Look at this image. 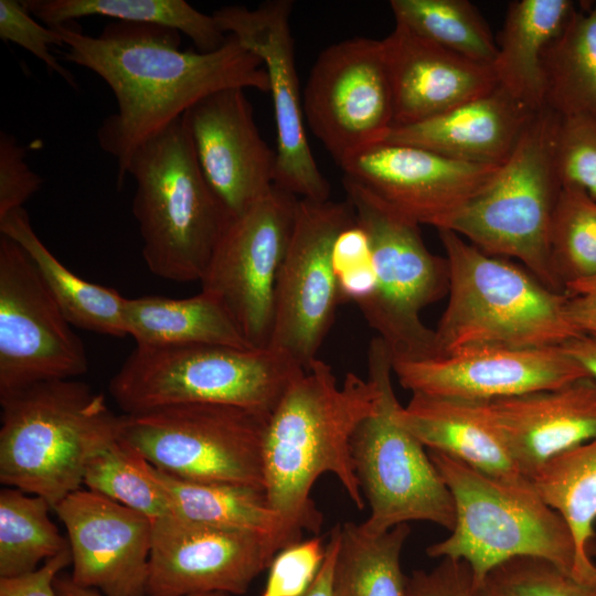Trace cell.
<instances>
[{
  "label": "cell",
  "instance_id": "obj_12",
  "mask_svg": "<svg viewBox=\"0 0 596 596\" xmlns=\"http://www.w3.org/2000/svg\"><path fill=\"white\" fill-rule=\"evenodd\" d=\"M354 223V210L348 200L299 199L276 278L268 348L287 354L305 371L318 359L341 302L332 263L334 242Z\"/></svg>",
  "mask_w": 596,
  "mask_h": 596
},
{
  "label": "cell",
  "instance_id": "obj_41",
  "mask_svg": "<svg viewBox=\"0 0 596 596\" xmlns=\"http://www.w3.org/2000/svg\"><path fill=\"white\" fill-rule=\"evenodd\" d=\"M324 553L326 545L317 536L280 550L269 565L260 596H304L318 575Z\"/></svg>",
  "mask_w": 596,
  "mask_h": 596
},
{
  "label": "cell",
  "instance_id": "obj_35",
  "mask_svg": "<svg viewBox=\"0 0 596 596\" xmlns=\"http://www.w3.org/2000/svg\"><path fill=\"white\" fill-rule=\"evenodd\" d=\"M395 22L471 61L492 65L497 43L479 10L468 0H391Z\"/></svg>",
  "mask_w": 596,
  "mask_h": 596
},
{
  "label": "cell",
  "instance_id": "obj_37",
  "mask_svg": "<svg viewBox=\"0 0 596 596\" xmlns=\"http://www.w3.org/2000/svg\"><path fill=\"white\" fill-rule=\"evenodd\" d=\"M550 264L565 292L570 284L596 277V200L562 185L550 234Z\"/></svg>",
  "mask_w": 596,
  "mask_h": 596
},
{
  "label": "cell",
  "instance_id": "obj_42",
  "mask_svg": "<svg viewBox=\"0 0 596 596\" xmlns=\"http://www.w3.org/2000/svg\"><path fill=\"white\" fill-rule=\"evenodd\" d=\"M26 151L14 136L0 132V219L23 204L39 191L43 179L25 160Z\"/></svg>",
  "mask_w": 596,
  "mask_h": 596
},
{
  "label": "cell",
  "instance_id": "obj_8",
  "mask_svg": "<svg viewBox=\"0 0 596 596\" xmlns=\"http://www.w3.org/2000/svg\"><path fill=\"white\" fill-rule=\"evenodd\" d=\"M562 117L542 108L491 181L451 215V231L486 254L512 257L552 290L550 234L562 189L556 139Z\"/></svg>",
  "mask_w": 596,
  "mask_h": 596
},
{
  "label": "cell",
  "instance_id": "obj_33",
  "mask_svg": "<svg viewBox=\"0 0 596 596\" xmlns=\"http://www.w3.org/2000/svg\"><path fill=\"white\" fill-rule=\"evenodd\" d=\"M409 533L407 523L380 535H370L353 522L341 524L332 596H407L401 553Z\"/></svg>",
  "mask_w": 596,
  "mask_h": 596
},
{
  "label": "cell",
  "instance_id": "obj_23",
  "mask_svg": "<svg viewBox=\"0 0 596 596\" xmlns=\"http://www.w3.org/2000/svg\"><path fill=\"white\" fill-rule=\"evenodd\" d=\"M520 471L531 478L552 458L596 437V381L486 402Z\"/></svg>",
  "mask_w": 596,
  "mask_h": 596
},
{
  "label": "cell",
  "instance_id": "obj_21",
  "mask_svg": "<svg viewBox=\"0 0 596 596\" xmlns=\"http://www.w3.org/2000/svg\"><path fill=\"white\" fill-rule=\"evenodd\" d=\"M182 118L203 175L232 216L270 191L276 150L260 136L245 89L215 92Z\"/></svg>",
  "mask_w": 596,
  "mask_h": 596
},
{
  "label": "cell",
  "instance_id": "obj_43",
  "mask_svg": "<svg viewBox=\"0 0 596 596\" xmlns=\"http://www.w3.org/2000/svg\"><path fill=\"white\" fill-rule=\"evenodd\" d=\"M472 574L464 561L441 558L430 571H414L407 577V596H472Z\"/></svg>",
  "mask_w": 596,
  "mask_h": 596
},
{
  "label": "cell",
  "instance_id": "obj_30",
  "mask_svg": "<svg viewBox=\"0 0 596 596\" xmlns=\"http://www.w3.org/2000/svg\"><path fill=\"white\" fill-rule=\"evenodd\" d=\"M544 108L596 121V4L576 10L546 52Z\"/></svg>",
  "mask_w": 596,
  "mask_h": 596
},
{
  "label": "cell",
  "instance_id": "obj_18",
  "mask_svg": "<svg viewBox=\"0 0 596 596\" xmlns=\"http://www.w3.org/2000/svg\"><path fill=\"white\" fill-rule=\"evenodd\" d=\"M352 180L398 215L440 230L480 192L500 166L459 161L424 148L379 142L339 163Z\"/></svg>",
  "mask_w": 596,
  "mask_h": 596
},
{
  "label": "cell",
  "instance_id": "obj_46",
  "mask_svg": "<svg viewBox=\"0 0 596 596\" xmlns=\"http://www.w3.org/2000/svg\"><path fill=\"white\" fill-rule=\"evenodd\" d=\"M371 259L368 235L355 221L342 231L334 242L332 263L336 275L369 263Z\"/></svg>",
  "mask_w": 596,
  "mask_h": 596
},
{
  "label": "cell",
  "instance_id": "obj_32",
  "mask_svg": "<svg viewBox=\"0 0 596 596\" xmlns=\"http://www.w3.org/2000/svg\"><path fill=\"white\" fill-rule=\"evenodd\" d=\"M531 482L568 525L582 566L596 582L589 552L596 522V437L552 458Z\"/></svg>",
  "mask_w": 596,
  "mask_h": 596
},
{
  "label": "cell",
  "instance_id": "obj_13",
  "mask_svg": "<svg viewBox=\"0 0 596 596\" xmlns=\"http://www.w3.org/2000/svg\"><path fill=\"white\" fill-rule=\"evenodd\" d=\"M299 198L274 184L244 212L231 217L201 279L246 341L269 345L274 291L295 224Z\"/></svg>",
  "mask_w": 596,
  "mask_h": 596
},
{
  "label": "cell",
  "instance_id": "obj_15",
  "mask_svg": "<svg viewBox=\"0 0 596 596\" xmlns=\"http://www.w3.org/2000/svg\"><path fill=\"white\" fill-rule=\"evenodd\" d=\"M305 120L339 164L383 142L393 128V98L382 40L352 38L326 47L302 92Z\"/></svg>",
  "mask_w": 596,
  "mask_h": 596
},
{
  "label": "cell",
  "instance_id": "obj_51",
  "mask_svg": "<svg viewBox=\"0 0 596 596\" xmlns=\"http://www.w3.org/2000/svg\"><path fill=\"white\" fill-rule=\"evenodd\" d=\"M472 596H500L493 586L486 579L481 585L475 587Z\"/></svg>",
  "mask_w": 596,
  "mask_h": 596
},
{
  "label": "cell",
  "instance_id": "obj_2",
  "mask_svg": "<svg viewBox=\"0 0 596 596\" xmlns=\"http://www.w3.org/2000/svg\"><path fill=\"white\" fill-rule=\"evenodd\" d=\"M377 383L348 373L339 385L332 366L315 360L270 415L264 441L265 497L279 518L278 545L318 533L323 521L310 497L323 473L338 478L359 509L365 505L354 469L352 437L376 408Z\"/></svg>",
  "mask_w": 596,
  "mask_h": 596
},
{
  "label": "cell",
  "instance_id": "obj_31",
  "mask_svg": "<svg viewBox=\"0 0 596 596\" xmlns=\"http://www.w3.org/2000/svg\"><path fill=\"white\" fill-rule=\"evenodd\" d=\"M155 471L172 514L198 523L266 535L275 554L280 551L279 518L268 507L263 491L243 486L185 480L157 468Z\"/></svg>",
  "mask_w": 596,
  "mask_h": 596
},
{
  "label": "cell",
  "instance_id": "obj_11",
  "mask_svg": "<svg viewBox=\"0 0 596 596\" xmlns=\"http://www.w3.org/2000/svg\"><path fill=\"white\" fill-rule=\"evenodd\" d=\"M270 416L219 403H183L120 416L119 437L174 477L265 493Z\"/></svg>",
  "mask_w": 596,
  "mask_h": 596
},
{
  "label": "cell",
  "instance_id": "obj_6",
  "mask_svg": "<svg viewBox=\"0 0 596 596\" xmlns=\"http://www.w3.org/2000/svg\"><path fill=\"white\" fill-rule=\"evenodd\" d=\"M428 455L456 511L450 534L430 544L428 556L464 561L475 587L502 563L524 556L546 560L576 581L596 585L582 566L568 525L532 482L503 481L444 454Z\"/></svg>",
  "mask_w": 596,
  "mask_h": 596
},
{
  "label": "cell",
  "instance_id": "obj_47",
  "mask_svg": "<svg viewBox=\"0 0 596 596\" xmlns=\"http://www.w3.org/2000/svg\"><path fill=\"white\" fill-rule=\"evenodd\" d=\"M337 280L341 302L352 300L358 305L369 299L376 287V274L372 259L339 274Z\"/></svg>",
  "mask_w": 596,
  "mask_h": 596
},
{
  "label": "cell",
  "instance_id": "obj_27",
  "mask_svg": "<svg viewBox=\"0 0 596 596\" xmlns=\"http://www.w3.org/2000/svg\"><path fill=\"white\" fill-rule=\"evenodd\" d=\"M127 336L139 347L219 344L253 348L223 305L201 290L189 298H126Z\"/></svg>",
  "mask_w": 596,
  "mask_h": 596
},
{
  "label": "cell",
  "instance_id": "obj_39",
  "mask_svg": "<svg viewBox=\"0 0 596 596\" xmlns=\"http://www.w3.org/2000/svg\"><path fill=\"white\" fill-rule=\"evenodd\" d=\"M556 164L562 185L577 187L596 200V121L561 119Z\"/></svg>",
  "mask_w": 596,
  "mask_h": 596
},
{
  "label": "cell",
  "instance_id": "obj_3",
  "mask_svg": "<svg viewBox=\"0 0 596 596\" xmlns=\"http://www.w3.org/2000/svg\"><path fill=\"white\" fill-rule=\"evenodd\" d=\"M0 482L52 509L81 489L89 460L119 436L120 416L84 382L53 380L0 393Z\"/></svg>",
  "mask_w": 596,
  "mask_h": 596
},
{
  "label": "cell",
  "instance_id": "obj_14",
  "mask_svg": "<svg viewBox=\"0 0 596 596\" xmlns=\"http://www.w3.org/2000/svg\"><path fill=\"white\" fill-rule=\"evenodd\" d=\"M25 251L0 234V393L88 368L85 347Z\"/></svg>",
  "mask_w": 596,
  "mask_h": 596
},
{
  "label": "cell",
  "instance_id": "obj_9",
  "mask_svg": "<svg viewBox=\"0 0 596 596\" xmlns=\"http://www.w3.org/2000/svg\"><path fill=\"white\" fill-rule=\"evenodd\" d=\"M368 371L380 396L351 444L355 473L371 509L361 529L380 535L400 524L427 521L451 531L453 496L426 448L397 421L401 404L392 386V358L379 337L369 345Z\"/></svg>",
  "mask_w": 596,
  "mask_h": 596
},
{
  "label": "cell",
  "instance_id": "obj_36",
  "mask_svg": "<svg viewBox=\"0 0 596 596\" xmlns=\"http://www.w3.org/2000/svg\"><path fill=\"white\" fill-rule=\"evenodd\" d=\"M156 468L119 436L87 464L83 485L152 520L171 514Z\"/></svg>",
  "mask_w": 596,
  "mask_h": 596
},
{
  "label": "cell",
  "instance_id": "obj_48",
  "mask_svg": "<svg viewBox=\"0 0 596 596\" xmlns=\"http://www.w3.org/2000/svg\"><path fill=\"white\" fill-rule=\"evenodd\" d=\"M341 524H336L329 534L322 565L310 588L304 596H332V574L340 543Z\"/></svg>",
  "mask_w": 596,
  "mask_h": 596
},
{
  "label": "cell",
  "instance_id": "obj_24",
  "mask_svg": "<svg viewBox=\"0 0 596 596\" xmlns=\"http://www.w3.org/2000/svg\"><path fill=\"white\" fill-rule=\"evenodd\" d=\"M536 113L497 86L433 118L395 126L384 141L424 148L459 161L501 166Z\"/></svg>",
  "mask_w": 596,
  "mask_h": 596
},
{
  "label": "cell",
  "instance_id": "obj_1",
  "mask_svg": "<svg viewBox=\"0 0 596 596\" xmlns=\"http://www.w3.org/2000/svg\"><path fill=\"white\" fill-rule=\"evenodd\" d=\"M56 29L66 47L62 58L92 71L114 93L117 110L103 120L97 140L117 161L118 189L135 150L200 99L227 88L269 92L262 61L232 34L203 53L182 50L179 31L153 23L113 21L96 36L71 23Z\"/></svg>",
  "mask_w": 596,
  "mask_h": 596
},
{
  "label": "cell",
  "instance_id": "obj_16",
  "mask_svg": "<svg viewBox=\"0 0 596 596\" xmlns=\"http://www.w3.org/2000/svg\"><path fill=\"white\" fill-rule=\"evenodd\" d=\"M292 1H266L255 9L224 6L212 13L263 63L269 79L276 126L275 185L299 199L326 201L330 185L317 166L306 134L302 95L291 33Z\"/></svg>",
  "mask_w": 596,
  "mask_h": 596
},
{
  "label": "cell",
  "instance_id": "obj_19",
  "mask_svg": "<svg viewBox=\"0 0 596 596\" xmlns=\"http://www.w3.org/2000/svg\"><path fill=\"white\" fill-rule=\"evenodd\" d=\"M398 383L412 393L488 402L556 389L589 376L562 345H473L425 360H392Z\"/></svg>",
  "mask_w": 596,
  "mask_h": 596
},
{
  "label": "cell",
  "instance_id": "obj_7",
  "mask_svg": "<svg viewBox=\"0 0 596 596\" xmlns=\"http://www.w3.org/2000/svg\"><path fill=\"white\" fill-rule=\"evenodd\" d=\"M304 372L272 348L136 345L108 391L127 415L183 403H219L270 416Z\"/></svg>",
  "mask_w": 596,
  "mask_h": 596
},
{
  "label": "cell",
  "instance_id": "obj_50",
  "mask_svg": "<svg viewBox=\"0 0 596 596\" xmlns=\"http://www.w3.org/2000/svg\"><path fill=\"white\" fill-rule=\"evenodd\" d=\"M54 589L57 596H106L95 589L81 587L73 583L70 576H57L54 579ZM191 596H230L221 593L199 594Z\"/></svg>",
  "mask_w": 596,
  "mask_h": 596
},
{
  "label": "cell",
  "instance_id": "obj_49",
  "mask_svg": "<svg viewBox=\"0 0 596 596\" xmlns=\"http://www.w3.org/2000/svg\"><path fill=\"white\" fill-rule=\"evenodd\" d=\"M596 381V334L581 333L562 345Z\"/></svg>",
  "mask_w": 596,
  "mask_h": 596
},
{
  "label": "cell",
  "instance_id": "obj_25",
  "mask_svg": "<svg viewBox=\"0 0 596 596\" xmlns=\"http://www.w3.org/2000/svg\"><path fill=\"white\" fill-rule=\"evenodd\" d=\"M396 417L428 450L503 481L531 482L517 466L486 402L412 393Z\"/></svg>",
  "mask_w": 596,
  "mask_h": 596
},
{
  "label": "cell",
  "instance_id": "obj_4",
  "mask_svg": "<svg viewBox=\"0 0 596 596\" xmlns=\"http://www.w3.org/2000/svg\"><path fill=\"white\" fill-rule=\"evenodd\" d=\"M448 265V302L437 323V358L473 345L561 347L582 332L571 322L565 292L525 267L437 230Z\"/></svg>",
  "mask_w": 596,
  "mask_h": 596
},
{
  "label": "cell",
  "instance_id": "obj_22",
  "mask_svg": "<svg viewBox=\"0 0 596 596\" xmlns=\"http://www.w3.org/2000/svg\"><path fill=\"white\" fill-rule=\"evenodd\" d=\"M395 126L440 115L498 86L491 65L450 52L395 22L382 39Z\"/></svg>",
  "mask_w": 596,
  "mask_h": 596
},
{
  "label": "cell",
  "instance_id": "obj_29",
  "mask_svg": "<svg viewBox=\"0 0 596 596\" xmlns=\"http://www.w3.org/2000/svg\"><path fill=\"white\" fill-rule=\"evenodd\" d=\"M22 4L32 17L53 29L79 18L102 15L174 29L203 53L220 49L227 39L212 14L184 0H23Z\"/></svg>",
  "mask_w": 596,
  "mask_h": 596
},
{
  "label": "cell",
  "instance_id": "obj_28",
  "mask_svg": "<svg viewBox=\"0 0 596 596\" xmlns=\"http://www.w3.org/2000/svg\"><path fill=\"white\" fill-rule=\"evenodd\" d=\"M0 234L30 256L53 298L72 326L99 334L126 337L124 304L117 290L89 283L66 268L34 232L24 207L0 219Z\"/></svg>",
  "mask_w": 596,
  "mask_h": 596
},
{
  "label": "cell",
  "instance_id": "obj_38",
  "mask_svg": "<svg viewBox=\"0 0 596 596\" xmlns=\"http://www.w3.org/2000/svg\"><path fill=\"white\" fill-rule=\"evenodd\" d=\"M500 596H596V585L584 584L539 557H515L487 577Z\"/></svg>",
  "mask_w": 596,
  "mask_h": 596
},
{
  "label": "cell",
  "instance_id": "obj_10",
  "mask_svg": "<svg viewBox=\"0 0 596 596\" xmlns=\"http://www.w3.org/2000/svg\"><path fill=\"white\" fill-rule=\"evenodd\" d=\"M342 183L355 221L368 235L376 274L375 290L359 309L392 360L437 358L435 331L424 324L421 312L448 292L446 258L428 251L418 224L352 180L343 177Z\"/></svg>",
  "mask_w": 596,
  "mask_h": 596
},
{
  "label": "cell",
  "instance_id": "obj_44",
  "mask_svg": "<svg viewBox=\"0 0 596 596\" xmlns=\"http://www.w3.org/2000/svg\"><path fill=\"white\" fill-rule=\"evenodd\" d=\"M68 565H72L71 549L45 561L32 573L0 578V596H57L54 579Z\"/></svg>",
  "mask_w": 596,
  "mask_h": 596
},
{
  "label": "cell",
  "instance_id": "obj_45",
  "mask_svg": "<svg viewBox=\"0 0 596 596\" xmlns=\"http://www.w3.org/2000/svg\"><path fill=\"white\" fill-rule=\"evenodd\" d=\"M565 294L571 322L582 333L596 334V277L570 284Z\"/></svg>",
  "mask_w": 596,
  "mask_h": 596
},
{
  "label": "cell",
  "instance_id": "obj_5",
  "mask_svg": "<svg viewBox=\"0 0 596 596\" xmlns=\"http://www.w3.org/2000/svg\"><path fill=\"white\" fill-rule=\"evenodd\" d=\"M127 175L148 269L170 281H201L232 215L203 175L182 117L135 150Z\"/></svg>",
  "mask_w": 596,
  "mask_h": 596
},
{
  "label": "cell",
  "instance_id": "obj_20",
  "mask_svg": "<svg viewBox=\"0 0 596 596\" xmlns=\"http://www.w3.org/2000/svg\"><path fill=\"white\" fill-rule=\"evenodd\" d=\"M53 511L67 532L74 584L106 596H146L152 519L89 489Z\"/></svg>",
  "mask_w": 596,
  "mask_h": 596
},
{
  "label": "cell",
  "instance_id": "obj_17",
  "mask_svg": "<svg viewBox=\"0 0 596 596\" xmlns=\"http://www.w3.org/2000/svg\"><path fill=\"white\" fill-rule=\"evenodd\" d=\"M275 555L266 535L171 513L153 520L146 596L243 595Z\"/></svg>",
  "mask_w": 596,
  "mask_h": 596
},
{
  "label": "cell",
  "instance_id": "obj_34",
  "mask_svg": "<svg viewBox=\"0 0 596 596\" xmlns=\"http://www.w3.org/2000/svg\"><path fill=\"white\" fill-rule=\"evenodd\" d=\"M42 497L4 487L0 491V578L22 576L70 549Z\"/></svg>",
  "mask_w": 596,
  "mask_h": 596
},
{
  "label": "cell",
  "instance_id": "obj_26",
  "mask_svg": "<svg viewBox=\"0 0 596 596\" xmlns=\"http://www.w3.org/2000/svg\"><path fill=\"white\" fill-rule=\"evenodd\" d=\"M576 11L570 0H515L507 10L491 65L498 86L534 111L544 108V58Z\"/></svg>",
  "mask_w": 596,
  "mask_h": 596
},
{
  "label": "cell",
  "instance_id": "obj_40",
  "mask_svg": "<svg viewBox=\"0 0 596 596\" xmlns=\"http://www.w3.org/2000/svg\"><path fill=\"white\" fill-rule=\"evenodd\" d=\"M0 38L20 45L42 61L50 72L56 73L76 87V79L54 56L51 45L64 46L58 29L39 23L17 0H0Z\"/></svg>",
  "mask_w": 596,
  "mask_h": 596
}]
</instances>
